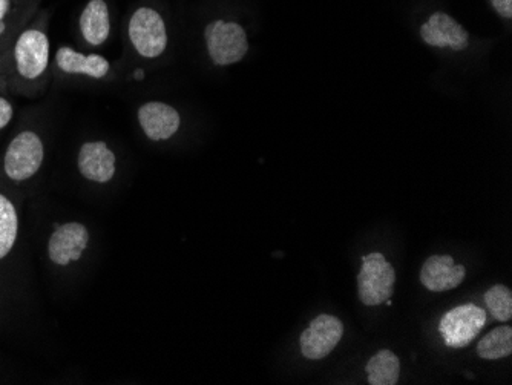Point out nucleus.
Listing matches in <instances>:
<instances>
[{
	"label": "nucleus",
	"mask_w": 512,
	"mask_h": 385,
	"mask_svg": "<svg viewBox=\"0 0 512 385\" xmlns=\"http://www.w3.org/2000/svg\"><path fill=\"white\" fill-rule=\"evenodd\" d=\"M396 272L385 260L384 255L375 252L362 258V269L358 275L359 300L365 306H381L393 297Z\"/></svg>",
	"instance_id": "1"
},
{
	"label": "nucleus",
	"mask_w": 512,
	"mask_h": 385,
	"mask_svg": "<svg viewBox=\"0 0 512 385\" xmlns=\"http://www.w3.org/2000/svg\"><path fill=\"white\" fill-rule=\"evenodd\" d=\"M45 149L42 139L33 131H23L8 145L4 171L13 181H27L42 168Z\"/></svg>",
	"instance_id": "2"
},
{
	"label": "nucleus",
	"mask_w": 512,
	"mask_h": 385,
	"mask_svg": "<svg viewBox=\"0 0 512 385\" xmlns=\"http://www.w3.org/2000/svg\"><path fill=\"white\" fill-rule=\"evenodd\" d=\"M207 51L217 65H232L244 59L249 51L246 31L234 22L215 20L204 31Z\"/></svg>",
	"instance_id": "3"
},
{
	"label": "nucleus",
	"mask_w": 512,
	"mask_h": 385,
	"mask_svg": "<svg viewBox=\"0 0 512 385\" xmlns=\"http://www.w3.org/2000/svg\"><path fill=\"white\" fill-rule=\"evenodd\" d=\"M129 39L140 56L155 59L168 47V33L160 14L152 8L135 11L129 22Z\"/></svg>",
	"instance_id": "4"
},
{
	"label": "nucleus",
	"mask_w": 512,
	"mask_h": 385,
	"mask_svg": "<svg viewBox=\"0 0 512 385\" xmlns=\"http://www.w3.org/2000/svg\"><path fill=\"white\" fill-rule=\"evenodd\" d=\"M485 323V310L476 304H463L442 316L439 332L448 347L462 349L479 335Z\"/></svg>",
	"instance_id": "5"
},
{
	"label": "nucleus",
	"mask_w": 512,
	"mask_h": 385,
	"mask_svg": "<svg viewBox=\"0 0 512 385\" xmlns=\"http://www.w3.org/2000/svg\"><path fill=\"white\" fill-rule=\"evenodd\" d=\"M17 74L25 80L43 76L50 63V39L37 28L25 30L14 45Z\"/></svg>",
	"instance_id": "6"
},
{
	"label": "nucleus",
	"mask_w": 512,
	"mask_h": 385,
	"mask_svg": "<svg viewBox=\"0 0 512 385\" xmlns=\"http://www.w3.org/2000/svg\"><path fill=\"white\" fill-rule=\"evenodd\" d=\"M344 335L341 321L332 315H319L299 339L301 353L307 359H324L338 346Z\"/></svg>",
	"instance_id": "7"
},
{
	"label": "nucleus",
	"mask_w": 512,
	"mask_h": 385,
	"mask_svg": "<svg viewBox=\"0 0 512 385\" xmlns=\"http://www.w3.org/2000/svg\"><path fill=\"white\" fill-rule=\"evenodd\" d=\"M88 243L89 232L82 223L62 224L48 241V257L56 266H68L82 258Z\"/></svg>",
	"instance_id": "8"
},
{
	"label": "nucleus",
	"mask_w": 512,
	"mask_h": 385,
	"mask_svg": "<svg viewBox=\"0 0 512 385\" xmlns=\"http://www.w3.org/2000/svg\"><path fill=\"white\" fill-rule=\"evenodd\" d=\"M421 37L430 47L467 50L470 36L462 25L445 13H436L422 25Z\"/></svg>",
	"instance_id": "9"
},
{
	"label": "nucleus",
	"mask_w": 512,
	"mask_h": 385,
	"mask_svg": "<svg viewBox=\"0 0 512 385\" xmlns=\"http://www.w3.org/2000/svg\"><path fill=\"white\" fill-rule=\"evenodd\" d=\"M138 122L152 142L171 139L180 128V114L172 106L149 102L138 109Z\"/></svg>",
	"instance_id": "10"
},
{
	"label": "nucleus",
	"mask_w": 512,
	"mask_h": 385,
	"mask_svg": "<svg viewBox=\"0 0 512 385\" xmlns=\"http://www.w3.org/2000/svg\"><path fill=\"white\" fill-rule=\"evenodd\" d=\"M467 269L456 266L450 255H434L425 261L421 270V281L431 292L456 289L465 280Z\"/></svg>",
	"instance_id": "11"
},
{
	"label": "nucleus",
	"mask_w": 512,
	"mask_h": 385,
	"mask_svg": "<svg viewBox=\"0 0 512 385\" xmlns=\"http://www.w3.org/2000/svg\"><path fill=\"white\" fill-rule=\"evenodd\" d=\"M79 171L86 180L108 183L115 174V155L105 142L85 143L79 152Z\"/></svg>",
	"instance_id": "12"
},
{
	"label": "nucleus",
	"mask_w": 512,
	"mask_h": 385,
	"mask_svg": "<svg viewBox=\"0 0 512 385\" xmlns=\"http://www.w3.org/2000/svg\"><path fill=\"white\" fill-rule=\"evenodd\" d=\"M59 70L66 74H83L92 79H102L109 73V62L99 54L83 56L73 48L62 47L56 54Z\"/></svg>",
	"instance_id": "13"
},
{
	"label": "nucleus",
	"mask_w": 512,
	"mask_h": 385,
	"mask_svg": "<svg viewBox=\"0 0 512 385\" xmlns=\"http://www.w3.org/2000/svg\"><path fill=\"white\" fill-rule=\"evenodd\" d=\"M80 30L86 42L99 47L108 39L109 24L108 5L103 0H91L80 17Z\"/></svg>",
	"instance_id": "14"
},
{
	"label": "nucleus",
	"mask_w": 512,
	"mask_h": 385,
	"mask_svg": "<svg viewBox=\"0 0 512 385\" xmlns=\"http://www.w3.org/2000/svg\"><path fill=\"white\" fill-rule=\"evenodd\" d=\"M399 373H401L399 358L391 350H381L368 361L367 375L370 385L398 384Z\"/></svg>",
	"instance_id": "15"
},
{
	"label": "nucleus",
	"mask_w": 512,
	"mask_h": 385,
	"mask_svg": "<svg viewBox=\"0 0 512 385\" xmlns=\"http://www.w3.org/2000/svg\"><path fill=\"white\" fill-rule=\"evenodd\" d=\"M19 217L10 198L0 194V260H4L16 244Z\"/></svg>",
	"instance_id": "16"
},
{
	"label": "nucleus",
	"mask_w": 512,
	"mask_h": 385,
	"mask_svg": "<svg viewBox=\"0 0 512 385\" xmlns=\"http://www.w3.org/2000/svg\"><path fill=\"white\" fill-rule=\"evenodd\" d=\"M480 358L494 361L506 358L512 353V329L509 326H500L483 336L477 346Z\"/></svg>",
	"instance_id": "17"
},
{
	"label": "nucleus",
	"mask_w": 512,
	"mask_h": 385,
	"mask_svg": "<svg viewBox=\"0 0 512 385\" xmlns=\"http://www.w3.org/2000/svg\"><path fill=\"white\" fill-rule=\"evenodd\" d=\"M485 304L497 321H509L512 318V292L506 286L497 284L485 293Z\"/></svg>",
	"instance_id": "18"
},
{
	"label": "nucleus",
	"mask_w": 512,
	"mask_h": 385,
	"mask_svg": "<svg viewBox=\"0 0 512 385\" xmlns=\"http://www.w3.org/2000/svg\"><path fill=\"white\" fill-rule=\"evenodd\" d=\"M13 116V106L5 97L0 96V129L7 128L13 120Z\"/></svg>",
	"instance_id": "19"
},
{
	"label": "nucleus",
	"mask_w": 512,
	"mask_h": 385,
	"mask_svg": "<svg viewBox=\"0 0 512 385\" xmlns=\"http://www.w3.org/2000/svg\"><path fill=\"white\" fill-rule=\"evenodd\" d=\"M491 4H493L494 10H496L500 16L511 19L512 0H491Z\"/></svg>",
	"instance_id": "20"
},
{
	"label": "nucleus",
	"mask_w": 512,
	"mask_h": 385,
	"mask_svg": "<svg viewBox=\"0 0 512 385\" xmlns=\"http://www.w3.org/2000/svg\"><path fill=\"white\" fill-rule=\"evenodd\" d=\"M11 11V0H0V37L4 36L7 31V19L8 14Z\"/></svg>",
	"instance_id": "21"
},
{
	"label": "nucleus",
	"mask_w": 512,
	"mask_h": 385,
	"mask_svg": "<svg viewBox=\"0 0 512 385\" xmlns=\"http://www.w3.org/2000/svg\"><path fill=\"white\" fill-rule=\"evenodd\" d=\"M135 77H137L138 80H142L143 79V71L138 70L137 73H135Z\"/></svg>",
	"instance_id": "22"
}]
</instances>
